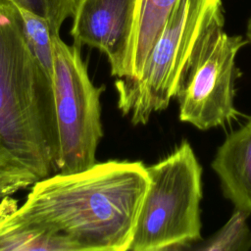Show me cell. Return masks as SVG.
Returning <instances> with one entry per match:
<instances>
[{"label":"cell","mask_w":251,"mask_h":251,"mask_svg":"<svg viewBox=\"0 0 251 251\" xmlns=\"http://www.w3.org/2000/svg\"><path fill=\"white\" fill-rule=\"evenodd\" d=\"M150 182L128 250L186 249L201 239V167L189 142L147 167Z\"/></svg>","instance_id":"4"},{"label":"cell","mask_w":251,"mask_h":251,"mask_svg":"<svg viewBox=\"0 0 251 251\" xmlns=\"http://www.w3.org/2000/svg\"><path fill=\"white\" fill-rule=\"evenodd\" d=\"M0 1H1V0H0Z\"/></svg>","instance_id":"16"},{"label":"cell","mask_w":251,"mask_h":251,"mask_svg":"<svg viewBox=\"0 0 251 251\" xmlns=\"http://www.w3.org/2000/svg\"><path fill=\"white\" fill-rule=\"evenodd\" d=\"M17 8L27 10L43 18L52 35L60 34L63 23L74 13L76 0H7Z\"/></svg>","instance_id":"13"},{"label":"cell","mask_w":251,"mask_h":251,"mask_svg":"<svg viewBox=\"0 0 251 251\" xmlns=\"http://www.w3.org/2000/svg\"><path fill=\"white\" fill-rule=\"evenodd\" d=\"M18 11L25 41L48 76L52 79L54 54L52 33L47 22L27 10L18 8Z\"/></svg>","instance_id":"11"},{"label":"cell","mask_w":251,"mask_h":251,"mask_svg":"<svg viewBox=\"0 0 251 251\" xmlns=\"http://www.w3.org/2000/svg\"><path fill=\"white\" fill-rule=\"evenodd\" d=\"M52 79L28 47L18 8L0 1V175L34 181L58 172Z\"/></svg>","instance_id":"2"},{"label":"cell","mask_w":251,"mask_h":251,"mask_svg":"<svg viewBox=\"0 0 251 251\" xmlns=\"http://www.w3.org/2000/svg\"><path fill=\"white\" fill-rule=\"evenodd\" d=\"M53 91L58 126L59 173L83 171L96 163L103 129L100 98L105 87L95 86L80 53V45L52 35Z\"/></svg>","instance_id":"5"},{"label":"cell","mask_w":251,"mask_h":251,"mask_svg":"<svg viewBox=\"0 0 251 251\" xmlns=\"http://www.w3.org/2000/svg\"><path fill=\"white\" fill-rule=\"evenodd\" d=\"M212 169L235 209L251 214V118L219 147Z\"/></svg>","instance_id":"8"},{"label":"cell","mask_w":251,"mask_h":251,"mask_svg":"<svg viewBox=\"0 0 251 251\" xmlns=\"http://www.w3.org/2000/svg\"><path fill=\"white\" fill-rule=\"evenodd\" d=\"M18 207L11 195L0 202V251H76L70 241L22 218Z\"/></svg>","instance_id":"9"},{"label":"cell","mask_w":251,"mask_h":251,"mask_svg":"<svg viewBox=\"0 0 251 251\" xmlns=\"http://www.w3.org/2000/svg\"><path fill=\"white\" fill-rule=\"evenodd\" d=\"M246 36L248 42H251V16L248 19L247 22V27H246Z\"/></svg>","instance_id":"15"},{"label":"cell","mask_w":251,"mask_h":251,"mask_svg":"<svg viewBox=\"0 0 251 251\" xmlns=\"http://www.w3.org/2000/svg\"><path fill=\"white\" fill-rule=\"evenodd\" d=\"M247 43L240 35H228L224 25L205 37L176 97L181 122L207 130L237 119L234 84L239 72L235 59Z\"/></svg>","instance_id":"6"},{"label":"cell","mask_w":251,"mask_h":251,"mask_svg":"<svg viewBox=\"0 0 251 251\" xmlns=\"http://www.w3.org/2000/svg\"><path fill=\"white\" fill-rule=\"evenodd\" d=\"M222 0H178L136 79L118 78V108L132 125H146L153 113L176 98L205 37L224 25Z\"/></svg>","instance_id":"3"},{"label":"cell","mask_w":251,"mask_h":251,"mask_svg":"<svg viewBox=\"0 0 251 251\" xmlns=\"http://www.w3.org/2000/svg\"><path fill=\"white\" fill-rule=\"evenodd\" d=\"M34 182L33 179L24 176L0 175V198L12 195L21 189L32 185Z\"/></svg>","instance_id":"14"},{"label":"cell","mask_w":251,"mask_h":251,"mask_svg":"<svg viewBox=\"0 0 251 251\" xmlns=\"http://www.w3.org/2000/svg\"><path fill=\"white\" fill-rule=\"evenodd\" d=\"M178 0H136L132 38L130 76L138 78L145 62L158 40Z\"/></svg>","instance_id":"10"},{"label":"cell","mask_w":251,"mask_h":251,"mask_svg":"<svg viewBox=\"0 0 251 251\" xmlns=\"http://www.w3.org/2000/svg\"><path fill=\"white\" fill-rule=\"evenodd\" d=\"M149 182L141 162L95 163L35 181L17 213L76 251H126Z\"/></svg>","instance_id":"1"},{"label":"cell","mask_w":251,"mask_h":251,"mask_svg":"<svg viewBox=\"0 0 251 251\" xmlns=\"http://www.w3.org/2000/svg\"><path fill=\"white\" fill-rule=\"evenodd\" d=\"M136 0H76L71 35L78 45L100 50L112 75L129 77Z\"/></svg>","instance_id":"7"},{"label":"cell","mask_w":251,"mask_h":251,"mask_svg":"<svg viewBox=\"0 0 251 251\" xmlns=\"http://www.w3.org/2000/svg\"><path fill=\"white\" fill-rule=\"evenodd\" d=\"M249 215L235 209L226 225L197 249L207 251L241 250L251 248V231L247 226Z\"/></svg>","instance_id":"12"}]
</instances>
